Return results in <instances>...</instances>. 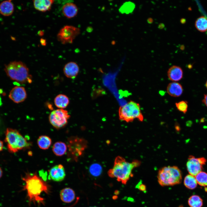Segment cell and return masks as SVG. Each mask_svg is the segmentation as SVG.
Here are the masks:
<instances>
[{
  "instance_id": "obj_6",
  "label": "cell",
  "mask_w": 207,
  "mask_h": 207,
  "mask_svg": "<svg viewBox=\"0 0 207 207\" xmlns=\"http://www.w3.org/2000/svg\"><path fill=\"white\" fill-rule=\"evenodd\" d=\"M118 115L120 120L127 122H132L135 119L142 122L144 119L140 105L132 101L119 107Z\"/></svg>"
},
{
  "instance_id": "obj_12",
  "label": "cell",
  "mask_w": 207,
  "mask_h": 207,
  "mask_svg": "<svg viewBox=\"0 0 207 207\" xmlns=\"http://www.w3.org/2000/svg\"><path fill=\"white\" fill-rule=\"evenodd\" d=\"M49 175L50 179L54 181L60 182L63 181L66 176L63 166L61 164L54 166L49 170Z\"/></svg>"
},
{
  "instance_id": "obj_19",
  "label": "cell",
  "mask_w": 207,
  "mask_h": 207,
  "mask_svg": "<svg viewBox=\"0 0 207 207\" xmlns=\"http://www.w3.org/2000/svg\"><path fill=\"white\" fill-rule=\"evenodd\" d=\"M14 4L11 0H5L0 3V13L4 16L11 15L14 11Z\"/></svg>"
},
{
  "instance_id": "obj_10",
  "label": "cell",
  "mask_w": 207,
  "mask_h": 207,
  "mask_svg": "<svg viewBox=\"0 0 207 207\" xmlns=\"http://www.w3.org/2000/svg\"><path fill=\"white\" fill-rule=\"evenodd\" d=\"M206 162V160L204 157L196 158L190 155L186 163L187 170L189 174L195 177L202 171Z\"/></svg>"
},
{
  "instance_id": "obj_13",
  "label": "cell",
  "mask_w": 207,
  "mask_h": 207,
  "mask_svg": "<svg viewBox=\"0 0 207 207\" xmlns=\"http://www.w3.org/2000/svg\"><path fill=\"white\" fill-rule=\"evenodd\" d=\"M79 68L78 64L74 62H70L64 66L63 72L65 76L71 78H75L78 74Z\"/></svg>"
},
{
  "instance_id": "obj_3",
  "label": "cell",
  "mask_w": 207,
  "mask_h": 207,
  "mask_svg": "<svg viewBox=\"0 0 207 207\" xmlns=\"http://www.w3.org/2000/svg\"><path fill=\"white\" fill-rule=\"evenodd\" d=\"M5 71L12 80L21 84L32 82V76L29 74L28 68L20 61H14L5 66Z\"/></svg>"
},
{
  "instance_id": "obj_32",
  "label": "cell",
  "mask_w": 207,
  "mask_h": 207,
  "mask_svg": "<svg viewBox=\"0 0 207 207\" xmlns=\"http://www.w3.org/2000/svg\"><path fill=\"white\" fill-rule=\"evenodd\" d=\"M3 130V126L2 124V122L0 118V135L1 134Z\"/></svg>"
},
{
  "instance_id": "obj_1",
  "label": "cell",
  "mask_w": 207,
  "mask_h": 207,
  "mask_svg": "<svg viewBox=\"0 0 207 207\" xmlns=\"http://www.w3.org/2000/svg\"><path fill=\"white\" fill-rule=\"evenodd\" d=\"M25 183L23 190H26L29 202L36 203L40 205L44 204V199L40 196L41 194L44 192L49 194L50 186L35 173H27L22 177Z\"/></svg>"
},
{
  "instance_id": "obj_37",
  "label": "cell",
  "mask_w": 207,
  "mask_h": 207,
  "mask_svg": "<svg viewBox=\"0 0 207 207\" xmlns=\"http://www.w3.org/2000/svg\"><path fill=\"white\" fill-rule=\"evenodd\" d=\"M180 22L182 24L184 23L185 22V20L184 19L182 18L180 20Z\"/></svg>"
},
{
  "instance_id": "obj_15",
  "label": "cell",
  "mask_w": 207,
  "mask_h": 207,
  "mask_svg": "<svg viewBox=\"0 0 207 207\" xmlns=\"http://www.w3.org/2000/svg\"><path fill=\"white\" fill-rule=\"evenodd\" d=\"M166 91L168 94L170 96L178 97L182 94L183 89L180 83L177 82H173L168 85Z\"/></svg>"
},
{
  "instance_id": "obj_8",
  "label": "cell",
  "mask_w": 207,
  "mask_h": 207,
  "mask_svg": "<svg viewBox=\"0 0 207 207\" xmlns=\"http://www.w3.org/2000/svg\"><path fill=\"white\" fill-rule=\"evenodd\" d=\"M70 117V116L67 110L58 109L51 112L49 116V120L54 127L59 129L67 124Z\"/></svg>"
},
{
  "instance_id": "obj_30",
  "label": "cell",
  "mask_w": 207,
  "mask_h": 207,
  "mask_svg": "<svg viewBox=\"0 0 207 207\" xmlns=\"http://www.w3.org/2000/svg\"><path fill=\"white\" fill-rule=\"evenodd\" d=\"M136 187L138 188L141 191H145L146 190V186L140 182L137 185Z\"/></svg>"
},
{
  "instance_id": "obj_7",
  "label": "cell",
  "mask_w": 207,
  "mask_h": 207,
  "mask_svg": "<svg viewBox=\"0 0 207 207\" xmlns=\"http://www.w3.org/2000/svg\"><path fill=\"white\" fill-rule=\"evenodd\" d=\"M87 147V142L83 138L72 137L68 140L69 154L75 161L82 155Z\"/></svg>"
},
{
  "instance_id": "obj_34",
  "label": "cell",
  "mask_w": 207,
  "mask_h": 207,
  "mask_svg": "<svg viewBox=\"0 0 207 207\" xmlns=\"http://www.w3.org/2000/svg\"><path fill=\"white\" fill-rule=\"evenodd\" d=\"M3 141L0 140V152L3 150Z\"/></svg>"
},
{
  "instance_id": "obj_24",
  "label": "cell",
  "mask_w": 207,
  "mask_h": 207,
  "mask_svg": "<svg viewBox=\"0 0 207 207\" xmlns=\"http://www.w3.org/2000/svg\"><path fill=\"white\" fill-rule=\"evenodd\" d=\"M184 184L187 188L191 189H195L197 185L195 177L190 174L187 175L185 177Z\"/></svg>"
},
{
  "instance_id": "obj_35",
  "label": "cell",
  "mask_w": 207,
  "mask_h": 207,
  "mask_svg": "<svg viewBox=\"0 0 207 207\" xmlns=\"http://www.w3.org/2000/svg\"><path fill=\"white\" fill-rule=\"evenodd\" d=\"M164 27V25L162 23H160L158 25V28H159L160 29H162Z\"/></svg>"
},
{
  "instance_id": "obj_40",
  "label": "cell",
  "mask_w": 207,
  "mask_h": 207,
  "mask_svg": "<svg viewBox=\"0 0 207 207\" xmlns=\"http://www.w3.org/2000/svg\"><path fill=\"white\" fill-rule=\"evenodd\" d=\"M205 86H206V88L207 89V81L206 82V84H205Z\"/></svg>"
},
{
  "instance_id": "obj_27",
  "label": "cell",
  "mask_w": 207,
  "mask_h": 207,
  "mask_svg": "<svg viewBox=\"0 0 207 207\" xmlns=\"http://www.w3.org/2000/svg\"><path fill=\"white\" fill-rule=\"evenodd\" d=\"M135 5L134 3L131 2H126L123 4L120 9V11L122 13L129 14L132 12Z\"/></svg>"
},
{
  "instance_id": "obj_18",
  "label": "cell",
  "mask_w": 207,
  "mask_h": 207,
  "mask_svg": "<svg viewBox=\"0 0 207 207\" xmlns=\"http://www.w3.org/2000/svg\"><path fill=\"white\" fill-rule=\"evenodd\" d=\"M60 197L61 200L63 202L69 203L75 199V194L74 191L72 189L66 187L61 191Z\"/></svg>"
},
{
  "instance_id": "obj_39",
  "label": "cell",
  "mask_w": 207,
  "mask_h": 207,
  "mask_svg": "<svg viewBox=\"0 0 207 207\" xmlns=\"http://www.w3.org/2000/svg\"><path fill=\"white\" fill-rule=\"evenodd\" d=\"M39 33H41V34H39V35L42 36L43 34V32H42V31H39Z\"/></svg>"
},
{
  "instance_id": "obj_9",
  "label": "cell",
  "mask_w": 207,
  "mask_h": 207,
  "mask_svg": "<svg viewBox=\"0 0 207 207\" xmlns=\"http://www.w3.org/2000/svg\"><path fill=\"white\" fill-rule=\"evenodd\" d=\"M80 32V29L78 28L71 25H66L58 32L57 39L63 44L72 43Z\"/></svg>"
},
{
  "instance_id": "obj_26",
  "label": "cell",
  "mask_w": 207,
  "mask_h": 207,
  "mask_svg": "<svg viewBox=\"0 0 207 207\" xmlns=\"http://www.w3.org/2000/svg\"><path fill=\"white\" fill-rule=\"evenodd\" d=\"M197 183L202 186H207V173L201 171L195 176Z\"/></svg>"
},
{
  "instance_id": "obj_23",
  "label": "cell",
  "mask_w": 207,
  "mask_h": 207,
  "mask_svg": "<svg viewBox=\"0 0 207 207\" xmlns=\"http://www.w3.org/2000/svg\"><path fill=\"white\" fill-rule=\"evenodd\" d=\"M195 26L197 29L201 32L207 30V18L202 16L198 18L195 21Z\"/></svg>"
},
{
  "instance_id": "obj_22",
  "label": "cell",
  "mask_w": 207,
  "mask_h": 207,
  "mask_svg": "<svg viewBox=\"0 0 207 207\" xmlns=\"http://www.w3.org/2000/svg\"><path fill=\"white\" fill-rule=\"evenodd\" d=\"M52 143L51 139L46 135L39 136L37 141V144L40 148L42 150L48 149Z\"/></svg>"
},
{
  "instance_id": "obj_14",
  "label": "cell",
  "mask_w": 207,
  "mask_h": 207,
  "mask_svg": "<svg viewBox=\"0 0 207 207\" xmlns=\"http://www.w3.org/2000/svg\"><path fill=\"white\" fill-rule=\"evenodd\" d=\"M168 78L174 82H177L181 80L183 76V72L180 67L173 65L170 67L167 71Z\"/></svg>"
},
{
  "instance_id": "obj_25",
  "label": "cell",
  "mask_w": 207,
  "mask_h": 207,
  "mask_svg": "<svg viewBox=\"0 0 207 207\" xmlns=\"http://www.w3.org/2000/svg\"><path fill=\"white\" fill-rule=\"evenodd\" d=\"M188 202L190 207H202L203 205L202 200L199 196L196 195L190 196Z\"/></svg>"
},
{
  "instance_id": "obj_38",
  "label": "cell",
  "mask_w": 207,
  "mask_h": 207,
  "mask_svg": "<svg viewBox=\"0 0 207 207\" xmlns=\"http://www.w3.org/2000/svg\"><path fill=\"white\" fill-rule=\"evenodd\" d=\"M2 174H3V172H2V170L1 169V167H0V178L2 176Z\"/></svg>"
},
{
  "instance_id": "obj_36",
  "label": "cell",
  "mask_w": 207,
  "mask_h": 207,
  "mask_svg": "<svg viewBox=\"0 0 207 207\" xmlns=\"http://www.w3.org/2000/svg\"><path fill=\"white\" fill-rule=\"evenodd\" d=\"M153 22V20L151 18H149L147 20V22L149 24H152Z\"/></svg>"
},
{
  "instance_id": "obj_21",
  "label": "cell",
  "mask_w": 207,
  "mask_h": 207,
  "mask_svg": "<svg viewBox=\"0 0 207 207\" xmlns=\"http://www.w3.org/2000/svg\"><path fill=\"white\" fill-rule=\"evenodd\" d=\"M67 150V146L64 143L58 141L55 143L52 147L53 153L57 156H61L65 154Z\"/></svg>"
},
{
  "instance_id": "obj_28",
  "label": "cell",
  "mask_w": 207,
  "mask_h": 207,
  "mask_svg": "<svg viewBox=\"0 0 207 207\" xmlns=\"http://www.w3.org/2000/svg\"><path fill=\"white\" fill-rule=\"evenodd\" d=\"M89 171L92 175L95 177H97L101 174L102 168L99 164H94L91 166Z\"/></svg>"
},
{
  "instance_id": "obj_33",
  "label": "cell",
  "mask_w": 207,
  "mask_h": 207,
  "mask_svg": "<svg viewBox=\"0 0 207 207\" xmlns=\"http://www.w3.org/2000/svg\"><path fill=\"white\" fill-rule=\"evenodd\" d=\"M40 43L41 44L43 45H45L46 44V40L43 39H41L40 40Z\"/></svg>"
},
{
  "instance_id": "obj_20",
  "label": "cell",
  "mask_w": 207,
  "mask_h": 207,
  "mask_svg": "<svg viewBox=\"0 0 207 207\" xmlns=\"http://www.w3.org/2000/svg\"><path fill=\"white\" fill-rule=\"evenodd\" d=\"M54 104L59 109H64L66 108L69 103L68 97L63 94L57 95L54 99Z\"/></svg>"
},
{
  "instance_id": "obj_16",
  "label": "cell",
  "mask_w": 207,
  "mask_h": 207,
  "mask_svg": "<svg viewBox=\"0 0 207 207\" xmlns=\"http://www.w3.org/2000/svg\"><path fill=\"white\" fill-rule=\"evenodd\" d=\"M78 11L77 6L74 3L68 2L63 6L62 12L64 16L68 18L74 17L77 14Z\"/></svg>"
},
{
  "instance_id": "obj_2",
  "label": "cell",
  "mask_w": 207,
  "mask_h": 207,
  "mask_svg": "<svg viewBox=\"0 0 207 207\" xmlns=\"http://www.w3.org/2000/svg\"><path fill=\"white\" fill-rule=\"evenodd\" d=\"M141 164V162L138 160L129 162L123 157L118 156L115 158L113 167L108 170V175L110 177H115L118 181L125 185L130 178L133 177V169Z\"/></svg>"
},
{
  "instance_id": "obj_41",
  "label": "cell",
  "mask_w": 207,
  "mask_h": 207,
  "mask_svg": "<svg viewBox=\"0 0 207 207\" xmlns=\"http://www.w3.org/2000/svg\"><path fill=\"white\" fill-rule=\"evenodd\" d=\"M179 207H183V206H179Z\"/></svg>"
},
{
  "instance_id": "obj_31",
  "label": "cell",
  "mask_w": 207,
  "mask_h": 207,
  "mask_svg": "<svg viewBox=\"0 0 207 207\" xmlns=\"http://www.w3.org/2000/svg\"><path fill=\"white\" fill-rule=\"evenodd\" d=\"M202 102L204 105L207 107V94L204 95L203 99Z\"/></svg>"
},
{
  "instance_id": "obj_29",
  "label": "cell",
  "mask_w": 207,
  "mask_h": 207,
  "mask_svg": "<svg viewBox=\"0 0 207 207\" xmlns=\"http://www.w3.org/2000/svg\"><path fill=\"white\" fill-rule=\"evenodd\" d=\"M175 104L177 109L179 111L184 114L187 112L188 105V103L186 101H181L176 103Z\"/></svg>"
},
{
  "instance_id": "obj_17",
  "label": "cell",
  "mask_w": 207,
  "mask_h": 207,
  "mask_svg": "<svg viewBox=\"0 0 207 207\" xmlns=\"http://www.w3.org/2000/svg\"><path fill=\"white\" fill-rule=\"evenodd\" d=\"M53 0H34L33 1L34 8L37 10L43 12L51 9L54 2Z\"/></svg>"
},
{
  "instance_id": "obj_5",
  "label": "cell",
  "mask_w": 207,
  "mask_h": 207,
  "mask_svg": "<svg viewBox=\"0 0 207 207\" xmlns=\"http://www.w3.org/2000/svg\"><path fill=\"white\" fill-rule=\"evenodd\" d=\"M5 135V141L7 143L8 150L11 153L17 152L30 145L26 139L16 130L7 128Z\"/></svg>"
},
{
  "instance_id": "obj_4",
  "label": "cell",
  "mask_w": 207,
  "mask_h": 207,
  "mask_svg": "<svg viewBox=\"0 0 207 207\" xmlns=\"http://www.w3.org/2000/svg\"><path fill=\"white\" fill-rule=\"evenodd\" d=\"M157 178L161 186H173L181 183L182 173L177 166H165L159 170Z\"/></svg>"
},
{
  "instance_id": "obj_11",
  "label": "cell",
  "mask_w": 207,
  "mask_h": 207,
  "mask_svg": "<svg viewBox=\"0 0 207 207\" xmlns=\"http://www.w3.org/2000/svg\"><path fill=\"white\" fill-rule=\"evenodd\" d=\"M26 90L23 87L16 86L10 91L9 98L16 103H19L24 101L27 97Z\"/></svg>"
}]
</instances>
